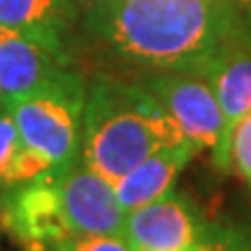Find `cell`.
<instances>
[{"label":"cell","instance_id":"obj_4","mask_svg":"<svg viewBox=\"0 0 251 251\" xmlns=\"http://www.w3.org/2000/svg\"><path fill=\"white\" fill-rule=\"evenodd\" d=\"M179 126L196 153L209 151L219 170H230V151L224 137V114L214 89L200 72H163L140 79Z\"/></svg>","mask_w":251,"mask_h":251},{"label":"cell","instance_id":"obj_17","mask_svg":"<svg viewBox=\"0 0 251 251\" xmlns=\"http://www.w3.org/2000/svg\"><path fill=\"white\" fill-rule=\"evenodd\" d=\"M77 7L84 12V9H89V7H93V5H98V2H102V0H72Z\"/></svg>","mask_w":251,"mask_h":251},{"label":"cell","instance_id":"obj_18","mask_svg":"<svg viewBox=\"0 0 251 251\" xmlns=\"http://www.w3.org/2000/svg\"><path fill=\"white\" fill-rule=\"evenodd\" d=\"M249 235H251V230H249Z\"/></svg>","mask_w":251,"mask_h":251},{"label":"cell","instance_id":"obj_12","mask_svg":"<svg viewBox=\"0 0 251 251\" xmlns=\"http://www.w3.org/2000/svg\"><path fill=\"white\" fill-rule=\"evenodd\" d=\"M191 251H251V235L240 226L205 221Z\"/></svg>","mask_w":251,"mask_h":251},{"label":"cell","instance_id":"obj_13","mask_svg":"<svg viewBox=\"0 0 251 251\" xmlns=\"http://www.w3.org/2000/svg\"><path fill=\"white\" fill-rule=\"evenodd\" d=\"M21 149H24V142H21L14 119L5 107H0V188L7 186L12 165Z\"/></svg>","mask_w":251,"mask_h":251},{"label":"cell","instance_id":"obj_5","mask_svg":"<svg viewBox=\"0 0 251 251\" xmlns=\"http://www.w3.org/2000/svg\"><path fill=\"white\" fill-rule=\"evenodd\" d=\"M0 228L24 251H54L72 230L56 177L0 188Z\"/></svg>","mask_w":251,"mask_h":251},{"label":"cell","instance_id":"obj_15","mask_svg":"<svg viewBox=\"0 0 251 251\" xmlns=\"http://www.w3.org/2000/svg\"><path fill=\"white\" fill-rule=\"evenodd\" d=\"M54 251H133L121 235H72Z\"/></svg>","mask_w":251,"mask_h":251},{"label":"cell","instance_id":"obj_6","mask_svg":"<svg viewBox=\"0 0 251 251\" xmlns=\"http://www.w3.org/2000/svg\"><path fill=\"white\" fill-rule=\"evenodd\" d=\"M77 68L65 49L0 26V107L37 91L56 86Z\"/></svg>","mask_w":251,"mask_h":251},{"label":"cell","instance_id":"obj_16","mask_svg":"<svg viewBox=\"0 0 251 251\" xmlns=\"http://www.w3.org/2000/svg\"><path fill=\"white\" fill-rule=\"evenodd\" d=\"M230 2H233V9L237 19H240V24L251 35V0H230Z\"/></svg>","mask_w":251,"mask_h":251},{"label":"cell","instance_id":"obj_7","mask_svg":"<svg viewBox=\"0 0 251 251\" xmlns=\"http://www.w3.org/2000/svg\"><path fill=\"white\" fill-rule=\"evenodd\" d=\"M198 207L170 191L126 214L124 237L133 251H191L202 230Z\"/></svg>","mask_w":251,"mask_h":251},{"label":"cell","instance_id":"obj_8","mask_svg":"<svg viewBox=\"0 0 251 251\" xmlns=\"http://www.w3.org/2000/svg\"><path fill=\"white\" fill-rule=\"evenodd\" d=\"M65 214L75 235H121L126 212L117 200L114 184L91 170L84 161L56 177Z\"/></svg>","mask_w":251,"mask_h":251},{"label":"cell","instance_id":"obj_3","mask_svg":"<svg viewBox=\"0 0 251 251\" xmlns=\"http://www.w3.org/2000/svg\"><path fill=\"white\" fill-rule=\"evenodd\" d=\"M86 79L79 70L56 86L7 102L21 142L42 153L51 170L63 175L81 161Z\"/></svg>","mask_w":251,"mask_h":251},{"label":"cell","instance_id":"obj_9","mask_svg":"<svg viewBox=\"0 0 251 251\" xmlns=\"http://www.w3.org/2000/svg\"><path fill=\"white\" fill-rule=\"evenodd\" d=\"M214 89L224 114V137L230 151V137L237 121L251 112V35L235 19L230 33L224 37L214 56L202 70Z\"/></svg>","mask_w":251,"mask_h":251},{"label":"cell","instance_id":"obj_11","mask_svg":"<svg viewBox=\"0 0 251 251\" xmlns=\"http://www.w3.org/2000/svg\"><path fill=\"white\" fill-rule=\"evenodd\" d=\"M81 12L72 0H0V26L19 30L70 51V33L81 21Z\"/></svg>","mask_w":251,"mask_h":251},{"label":"cell","instance_id":"obj_14","mask_svg":"<svg viewBox=\"0 0 251 251\" xmlns=\"http://www.w3.org/2000/svg\"><path fill=\"white\" fill-rule=\"evenodd\" d=\"M230 168L251 188V112L244 114L233 128L230 137Z\"/></svg>","mask_w":251,"mask_h":251},{"label":"cell","instance_id":"obj_2","mask_svg":"<svg viewBox=\"0 0 251 251\" xmlns=\"http://www.w3.org/2000/svg\"><path fill=\"white\" fill-rule=\"evenodd\" d=\"M179 142H186L179 126L140 79L98 72L86 81L81 161L107 181Z\"/></svg>","mask_w":251,"mask_h":251},{"label":"cell","instance_id":"obj_10","mask_svg":"<svg viewBox=\"0 0 251 251\" xmlns=\"http://www.w3.org/2000/svg\"><path fill=\"white\" fill-rule=\"evenodd\" d=\"M196 156V149L188 142L170 144L158 151L149 153L144 161L126 172L114 184L117 200L126 214L142 207L151 200H158L172 191V184L179 177V172L186 168V163Z\"/></svg>","mask_w":251,"mask_h":251},{"label":"cell","instance_id":"obj_1","mask_svg":"<svg viewBox=\"0 0 251 251\" xmlns=\"http://www.w3.org/2000/svg\"><path fill=\"white\" fill-rule=\"evenodd\" d=\"M230 0H102L81 14V37L121 77L200 72L233 28Z\"/></svg>","mask_w":251,"mask_h":251}]
</instances>
